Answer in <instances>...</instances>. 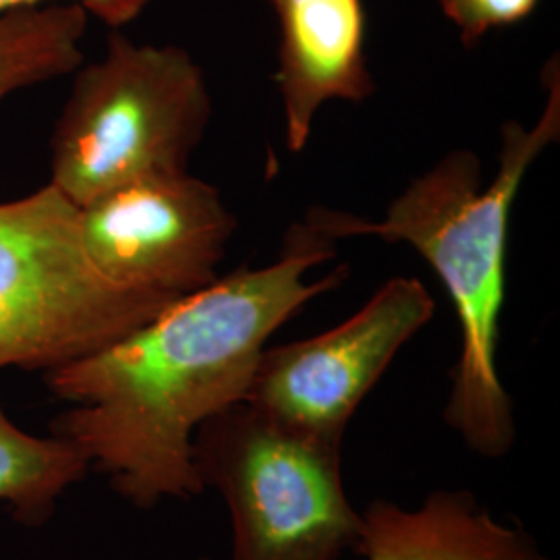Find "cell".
Listing matches in <instances>:
<instances>
[{
	"label": "cell",
	"instance_id": "1",
	"mask_svg": "<svg viewBox=\"0 0 560 560\" xmlns=\"http://www.w3.org/2000/svg\"><path fill=\"white\" fill-rule=\"evenodd\" d=\"M332 243L307 217L291 226L279 260L219 277L119 340L46 372L55 397L71 405L55 436L138 506L200 494L196 432L245 400L280 326L342 282L347 268L307 280L335 256Z\"/></svg>",
	"mask_w": 560,
	"mask_h": 560
},
{
	"label": "cell",
	"instance_id": "2",
	"mask_svg": "<svg viewBox=\"0 0 560 560\" xmlns=\"http://www.w3.org/2000/svg\"><path fill=\"white\" fill-rule=\"evenodd\" d=\"M541 80L546 104L540 119L532 127L515 120L502 125L499 168L488 187L481 185L478 156L457 150L411 180L382 221L324 208L310 214L328 240L374 235L407 243L439 275L460 326L446 421L483 457H501L515 439L513 407L497 368L506 243L521 183L560 138L559 60L548 62Z\"/></svg>",
	"mask_w": 560,
	"mask_h": 560
},
{
	"label": "cell",
	"instance_id": "3",
	"mask_svg": "<svg viewBox=\"0 0 560 560\" xmlns=\"http://www.w3.org/2000/svg\"><path fill=\"white\" fill-rule=\"evenodd\" d=\"M50 138V185L78 208L127 183L189 171L212 115L206 75L180 46L113 32L81 65Z\"/></svg>",
	"mask_w": 560,
	"mask_h": 560
},
{
	"label": "cell",
	"instance_id": "4",
	"mask_svg": "<svg viewBox=\"0 0 560 560\" xmlns=\"http://www.w3.org/2000/svg\"><path fill=\"white\" fill-rule=\"evenodd\" d=\"M166 305L102 277L83 247L80 208L50 183L0 203V370L50 372Z\"/></svg>",
	"mask_w": 560,
	"mask_h": 560
},
{
	"label": "cell",
	"instance_id": "5",
	"mask_svg": "<svg viewBox=\"0 0 560 560\" xmlns=\"http://www.w3.org/2000/svg\"><path fill=\"white\" fill-rule=\"evenodd\" d=\"M340 446L312 441L247 402L201 423L194 457L233 520L231 560H340L358 550L361 515L347 501Z\"/></svg>",
	"mask_w": 560,
	"mask_h": 560
},
{
	"label": "cell",
	"instance_id": "6",
	"mask_svg": "<svg viewBox=\"0 0 560 560\" xmlns=\"http://www.w3.org/2000/svg\"><path fill=\"white\" fill-rule=\"evenodd\" d=\"M432 316L434 300L425 284L395 277L339 326L266 347L243 402L289 432L340 446L363 397Z\"/></svg>",
	"mask_w": 560,
	"mask_h": 560
},
{
	"label": "cell",
	"instance_id": "7",
	"mask_svg": "<svg viewBox=\"0 0 560 560\" xmlns=\"http://www.w3.org/2000/svg\"><path fill=\"white\" fill-rule=\"evenodd\" d=\"M80 226L104 279L173 303L221 277L240 224L214 185L185 171L104 194L80 208Z\"/></svg>",
	"mask_w": 560,
	"mask_h": 560
},
{
	"label": "cell",
	"instance_id": "8",
	"mask_svg": "<svg viewBox=\"0 0 560 560\" xmlns=\"http://www.w3.org/2000/svg\"><path fill=\"white\" fill-rule=\"evenodd\" d=\"M279 18L284 138L301 152L326 102H361L376 90L368 65L361 0H272Z\"/></svg>",
	"mask_w": 560,
	"mask_h": 560
},
{
	"label": "cell",
	"instance_id": "9",
	"mask_svg": "<svg viewBox=\"0 0 560 560\" xmlns=\"http://www.w3.org/2000/svg\"><path fill=\"white\" fill-rule=\"evenodd\" d=\"M358 552L365 560H546L467 492H436L416 511L374 502L361 515Z\"/></svg>",
	"mask_w": 560,
	"mask_h": 560
},
{
	"label": "cell",
	"instance_id": "10",
	"mask_svg": "<svg viewBox=\"0 0 560 560\" xmlns=\"http://www.w3.org/2000/svg\"><path fill=\"white\" fill-rule=\"evenodd\" d=\"M90 15L73 2L0 13V102L83 65L81 40Z\"/></svg>",
	"mask_w": 560,
	"mask_h": 560
},
{
	"label": "cell",
	"instance_id": "11",
	"mask_svg": "<svg viewBox=\"0 0 560 560\" xmlns=\"http://www.w3.org/2000/svg\"><path fill=\"white\" fill-rule=\"evenodd\" d=\"M88 465L71 442L21 430L0 402V501L9 502L21 520L48 517L55 501L83 478Z\"/></svg>",
	"mask_w": 560,
	"mask_h": 560
},
{
	"label": "cell",
	"instance_id": "12",
	"mask_svg": "<svg viewBox=\"0 0 560 560\" xmlns=\"http://www.w3.org/2000/svg\"><path fill=\"white\" fill-rule=\"evenodd\" d=\"M541 0H439L444 18L459 30L465 46H476L492 30L527 20Z\"/></svg>",
	"mask_w": 560,
	"mask_h": 560
},
{
	"label": "cell",
	"instance_id": "13",
	"mask_svg": "<svg viewBox=\"0 0 560 560\" xmlns=\"http://www.w3.org/2000/svg\"><path fill=\"white\" fill-rule=\"evenodd\" d=\"M50 2L80 4L90 18L102 21L113 30H120L122 25H129L131 21L140 18L150 0H0V13L27 9V7H40Z\"/></svg>",
	"mask_w": 560,
	"mask_h": 560
}]
</instances>
